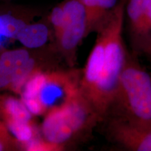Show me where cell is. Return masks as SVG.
Instances as JSON below:
<instances>
[{
    "label": "cell",
    "instance_id": "3",
    "mask_svg": "<svg viewBox=\"0 0 151 151\" xmlns=\"http://www.w3.org/2000/svg\"><path fill=\"white\" fill-rule=\"evenodd\" d=\"M139 58V55L129 50L116 94L105 118L120 117L151 124V73L141 65Z\"/></svg>",
    "mask_w": 151,
    "mask_h": 151
},
{
    "label": "cell",
    "instance_id": "6",
    "mask_svg": "<svg viewBox=\"0 0 151 151\" xmlns=\"http://www.w3.org/2000/svg\"><path fill=\"white\" fill-rule=\"evenodd\" d=\"M101 122H105L106 137L120 148L151 151V124L116 116H106Z\"/></svg>",
    "mask_w": 151,
    "mask_h": 151
},
{
    "label": "cell",
    "instance_id": "13",
    "mask_svg": "<svg viewBox=\"0 0 151 151\" xmlns=\"http://www.w3.org/2000/svg\"><path fill=\"white\" fill-rule=\"evenodd\" d=\"M16 150H22L20 143L0 118V151Z\"/></svg>",
    "mask_w": 151,
    "mask_h": 151
},
{
    "label": "cell",
    "instance_id": "2",
    "mask_svg": "<svg viewBox=\"0 0 151 151\" xmlns=\"http://www.w3.org/2000/svg\"><path fill=\"white\" fill-rule=\"evenodd\" d=\"M101 122L99 115L80 90L43 116L40 132L46 140L65 149L66 145L77 139L88 137Z\"/></svg>",
    "mask_w": 151,
    "mask_h": 151
},
{
    "label": "cell",
    "instance_id": "11",
    "mask_svg": "<svg viewBox=\"0 0 151 151\" xmlns=\"http://www.w3.org/2000/svg\"><path fill=\"white\" fill-rule=\"evenodd\" d=\"M49 28L43 22H27L20 29L16 37L24 48L37 49L46 44L49 38Z\"/></svg>",
    "mask_w": 151,
    "mask_h": 151
},
{
    "label": "cell",
    "instance_id": "8",
    "mask_svg": "<svg viewBox=\"0 0 151 151\" xmlns=\"http://www.w3.org/2000/svg\"><path fill=\"white\" fill-rule=\"evenodd\" d=\"M0 118L18 141L21 148L39 137L34 116L20 97L0 94Z\"/></svg>",
    "mask_w": 151,
    "mask_h": 151
},
{
    "label": "cell",
    "instance_id": "9",
    "mask_svg": "<svg viewBox=\"0 0 151 151\" xmlns=\"http://www.w3.org/2000/svg\"><path fill=\"white\" fill-rule=\"evenodd\" d=\"M27 48L4 50L0 53V91H9L17 70L33 55Z\"/></svg>",
    "mask_w": 151,
    "mask_h": 151
},
{
    "label": "cell",
    "instance_id": "10",
    "mask_svg": "<svg viewBox=\"0 0 151 151\" xmlns=\"http://www.w3.org/2000/svg\"><path fill=\"white\" fill-rule=\"evenodd\" d=\"M86 13L88 35L95 32L105 18L111 12L119 0H80Z\"/></svg>",
    "mask_w": 151,
    "mask_h": 151
},
{
    "label": "cell",
    "instance_id": "15",
    "mask_svg": "<svg viewBox=\"0 0 151 151\" xmlns=\"http://www.w3.org/2000/svg\"><path fill=\"white\" fill-rule=\"evenodd\" d=\"M123 1H124V2H125V1H127V0H123Z\"/></svg>",
    "mask_w": 151,
    "mask_h": 151
},
{
    "label": "cell",
    "instance_id": "14",
    "mask_svg": "<svg viewBox=\"0 0 151 151\" xmlns=\"http://www.w3.org/2000/svg\"><path fill=\"white\" fill-rule=\"evenodd\" d=\"M64 12L61 3L52 9L49 16V21L51 24L55 39L60 35L63 24Z\"/></svg>",
    "mask_w": 151,
    "mask_h": 151
},
{
    "label": "cell",
    "instance_id": "5",
    "mask_svg": "<svg viewBox=\"0 0 151 151\" xmlns=\"http://www.w3.org/2000/svg\"><path fill=\"white\" fill-rule=\"evenodd\" d=\"M124 28L131 51L151 61V0H127Z\"/></svg>",
    "mask_w": 151,
    "mask_h": 151
},
{
    "label": "cell",
    "instance_id": "4",
    "mask_svg": "<svg viewBox=\"0 0 151 151\" xmlns=\"http://www.w3.org/2000/svg\"><path fill=\"white\" fill-rule=\"evenodd\" d=\"M81 71L55 67L37 71L24 86L20 97L34 116H44L81 90Z\"/></svg>",
    "mask_w": 151,
    "mask_h": 151
},
{
    "label": "cell",
    "instance_id": "12",
    "mask_svg": "<svg viewBox=\"0 0 151 151\" xmlns=\"http://www.w3.org/2000/svg\"><path fill=\"white\" fill-rule=\"evenodd\" d=\"M29 22L22 15L9 12L0 14V46L6 41L16 40L19 32Z\"/></svg>",
    "mask_w": 151,
    "mask_h": 151
},
{
    "label": "cell",
    "instance_id": "7",
    "mask_svg": "<svg viewBox=\"0 0 151 151\" xmlns=\"http://www.w3.org/2000/svg\"><path fill=\"white\" fill-rule=\"evenodd\" d=\"M64 12L63 25L56 38L60 53L71 62L76 49L84 38L88 36L86 13L79 0H65L61 3Z\"/></svg>",
    "mask_w": 151,
    "mask_h": 151
},
{
    "label": "cell",
    "instance_id": "1",
    "mask_svg": "<svg viewBox=\"0 0 151 151\" xmlns=\"http://www.w3.org/2000/svg\"><path fill=\"white\" fill-rule=\"evenodd\" d=\"M124 6L119 0L96 30L95 43L81 71V91L101 121L114 98L129 52L123 37Z\"/></svg>",
    "mask_w": 151,
    "mask_h": 151
}]
</instances>
